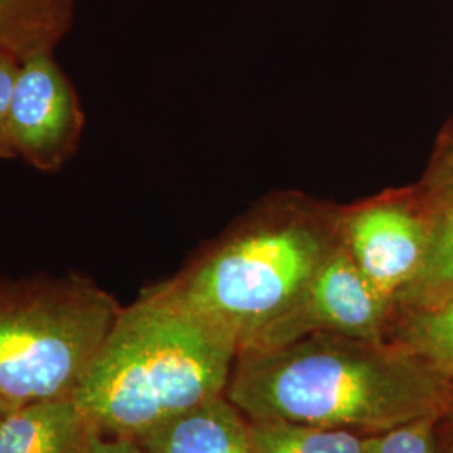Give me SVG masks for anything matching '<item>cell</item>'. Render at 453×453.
<instances>
[{
  "label": "cell",
  "mask_w": 453,
  "mask_h": 453,
  "mask_svg": "<svg viewBox=\"0 0 453 453\" xmlns=\"http://www.w3.org/2000/svg\"><path fill=\"white\" fill-rule=\"evenodd\" d=\"M341 243L340 205L297 192L271 195L163 282L242 353Z\"/></svg>",
  "instance_id": "3957f363"
},
{
  "label": "cell",
  "mask_w": 453,
  "mask_h": 453,
  "mask_svg": "<svg viewBox=\"0 0 453 453\" xmlns=\"http://www.w3.org/2000/svg\"><path fill=\"white\" fill-rule=\"evenodd\" d=\"M7 411H9V410H7V408H5V406L2 405V403H0V418H2V417H4V415H5V413H7Z\"/></svg>",
  "instance_id": "d6986e66"
},
{
  "label": "cell",
  "mask_w": 453,
  "mask_h": 453,
  "mask_svg": "<svg viewBox=\"0 0 453 453\" xmlns=\"http://www.w3.org/2000/svg\"><path fill=\"white\" fill-rule=\"evenodd\" d=\"M438 437L441 450L453 453V374L447 378V396L443 413L438 421Z\"/></svg>",
  "instance_id": "ac0fdd59"
},
{
  "label": "cell",
  "mask_w": 453,
  "mask_h": 453,
  "mask_svg": "<svg viewBox=\"0 0 453 453\" xmlns=\"http://www.w3.org/2000/svg\"><path fill=\"white\" fill-rule=\"evenodd\" d=\"M391 321V303L361 274L341 243L291 306L267 324L243 351L273 349L321 333L385 341Z\"/></svg>",
  "instance_id": "8992f818"
},
{
  "label": "cell",
  "mask_w": 453,
  "mask_h": 453,
  "mask_svg": "<svg viewBox=\"0 0 453 453\" xmlns=\"http://www.w3.org/2000/svg\"><path fill=\"white\" fill-rule=\"evenodd\" d=\"M78 0H0V50L20 61L54 50L65 37Z\"/></svg>",
  "instance_id": "30bf717a"
},
{
  "label": "cell",
  "mask_w": 453,
  "mask_h": 453,
  "mask_svg": "<svg viewBox=\"0 0 453 453\" xmlns=\"http://www.w3.org/2000/svg\"><path fill=\"white\" fill-rule=\"evenodd\" d=\"M82 130L80 97L54 59V50L22 59L9 116V140L16 158L39 172L54 173L74 157Z\"/></svg>",
  "instance_id": "52a82bcc"
},
{
  "label": "cell",
  "mask_w": 453,
  "mask_h": 453,
  "mask_svg": "<svg viewBox=\"0 0 453 453\" xmlns=\"http://www.w3.org/2000/svg\"><path fill=\"white\" fill-rule=\"evenodd\" d=\"M121 304L91 277H0V403L73 396Z\"/></svg>",
  "instance_id": "277c9868"
},
{
  "label": "cell",
  "mask_w": 453,
  "mask_h": 453,
  "mask_svg": "<svg viewBox=\"0 0 453 453\" xmlns=\"http://www.w3.org/2000/svg\"><path fill=\"white\" fill-rule=\"evenodd\" d=\"M249 420V418H247ZM256 453H368L370 435L297 421L249 420Z\"/></svg>",
  "instance_id": "7c38bea8"
},
{
  "label": "cell",
  "mask_w": 453,
  "mask_h": 453,
  "mask_svg": "<svg viewBox=\"0 0 453 453\" xmlns=\"http://www.w3.org/2000/svg\"><path fill=\"white\" fill-rule=\"evenodd\" d=\"M435 209L415 187L341 207V239L361 274L393 306L426 259Z\"/></svg>",
  "instance_id": "5b68a950"
},
{
  "label": "cell",
  "mask_w": 453,
  "mask_h": 453,
  "mask_svg": "<svg viewBox=\"0 0 453 453\" xmlns=\"http://www.w3.org/2000/svg\"><path fill=\"white\" fill-rule=\"evenodd\" d=\"M388 340L445 378L453 374V296L437 308L395 316Z\"/></svg>",
  "instance_id": "4fadbf2b"
},
{
  "label": "cell",
  "mask_w": 453,
  "mask_h": 453,
  "mask_svg": "<svg viewBox=\"0 0 453 453\" xmlns=\"http://www.w3.org/2000/svg\"><path fill=\"white\" fill-rule=\"evenodd\" d=\"M138 443L146 453H256L247 417L226 395L166 421Z\"/></svg>",
  "instance_id": "ba28073f"
},
{
  "label": "cell",
  "mask_w": 453,
  "mask_h": 453,
  "mask_svg": "<svg viewBox=\"0 0 453 453\" xmlns=\"http://www.w3.org/2000/svg\"><path fill=\"white\" fill-rule=\"evenodd\" d=\"M441 453H449V452H443V450H441Z\"/></svg>",
  "instance_id": "ffe728a7"
},
{
  "label": "cell",
  "mask_w": 453,
  "mask_h": 453,
  "mask_svg": "<svg viewBox=\"0 0 453 453\" xmlns=\"http://www.w3.org/2000/svg\"><path fill=\"white\" fill-rule=\"evenodd\" d=\"M96 432L71 396L35 402L0 418V453H81Z\"/></svg>",
  "instance_id": "9c48e42d"
},
{
  "label": "cell",
  "mask_w": 453,
  "mask_h": 453,
  "mask_svg": "<svg viewBox=\"0 0 453 453\" xmlns=\"http://www.w3.org/2000/svg\"><path fill=\"white\" fill-rule=\"evenodd\" d=\"M438 415L421 417L370 435L368 453H441L438 437Z\"/></svg>",
  "instance_id": "5bb4252c"
},
{
  "label": "cell",
  "mask_w": 453,
  "mask_h": 453,
  "mask_svg": "<svg viewBox=\"0 0 453 453\" xmlns=\"http://www.w3.org/2000/svg\"><path fill=\"white\" fill-rule=\"evenodd\" d=\"M226 396L249 420L376 435L421 417H441L447 378L393 341L321 333L237 355Z\"/></svg>",
  "instance_id": "6da1fadb"
},
{
  "label": "cell",
  "mask_w": 453,
  "mask_h": 453,
  "mask_svg": "<svg viewBox=\"0 0 453 453\" xmlns=\"http://www.w3.org/2000/svg\"><path fill=\"white\" fill-rule=\"evenodd\" d=\"M235 340L158 282L119 311L73 400L103 435L142 438L226 395Z\"/></svg>",
  "instance_id": "7a4b0ae2"
},
{
  "label": "cell",
  "mask_w": 453,
  "mask_h": 453,
  "mask_svg": "<svg viewBox=\"0 0 453 453\" xmlns=\"http://www.w3.org/2000/svg\"><path fill=\"white\" fill-rule=\"evenodd\" d=\"M453 296V202L435 213L432 241L418 275L393 301V318L437 308Z\"/></svg>",
  "instance_id": "8fae6325"
},
{
  "label": "cell",
  "mask_w": 453,
  "mask_h": 453,
  "mask_svg": "<svg viewBox=\"0 0 453 453\" xmlns=\"http://www.w3.org/2000/svg\"><path fill=\"white\" fill-rule=\"evenodd\" d=\"M421 195L440 209L453 202V128L445 131L432 163L417 185Z\"/></svg>",
  "instance_id": "9a60e30c"
},
{
  "label": "cell",
  "mask_w": 453,
  "mask_h": 453,
  "mask_svg": "<svg viewBox=\"0 0 453 453\" xmlns=\"http://www.w3.org/2000/svg\"><path fill=\"white\" fill-rule=\"evenodd\" d=\"M81 453H146L145 449L128 438L108 437L101 432H96Z\"/></svg>",
  "instance_id": "e0dca14e"
},
{
  "label": "cell",
  "mask_w": 453,
  "mask_h": 453,
  "mask_svg": "<svg viewBox=\"0 0 453 453\" xmlns=\"http://www.w3.org/2000/svg\"><path fill=\"white\" fill-rule=\"evenodd\" d=\"M19 69L20 59L11 52L0 50V158H16L9 140V116Z\"/></svg>",
  "instance_id": "2e32d148"
}]
</instances>
